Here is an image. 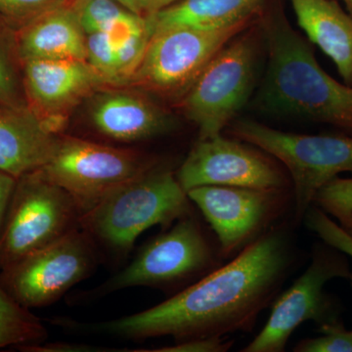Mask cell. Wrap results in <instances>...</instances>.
Instances as JSON below:
<instances>
[{
    "mask_svg": "<svg viewBox=\"0 0 352 352\" xmlns=\"http://www.w3.org/2000/svg\"><path fill=\"white\" fill-rule=\"evenodd\" d=\"M298 259L288 222H280L244 251L156 307L102 324L133 338L170 336L178 342L250 332L281 291Z\"/></svg>",
    "mask_w": 352,
    "mask_h": 352,
    "instance_id": "cell-1",
    "label": "cell"
},
{
    "mask_svg": "<svg viewBox=\"0 0 352 352\" xmlns=\"http://www.w3.org/2000/svg\"><path fill=\"white\" fill-rule=\"evenodd\" d=\"M258 21L267 50V69L258 104L272 113L323 122L352 134V87L328 75L310 44L284 13L265 6Z\"/></svg>",
    "mask_w": 352,
    "mask_h": 352,
    "instance_id": "cell-2",
    "label": "cell"
},
{
    "mask_svg": "<svg viewBox=\"0 0 352 352\" xmlns=\"http://www.w3.org/2000/svg\"><path fill=\"white\" fill-rule=\"evenodd\" d=\"M191 203L175 173L156 166L106 194L82 214L80 227L90 238L124 251L150 227H170L190 215Z\"/></svg>",
    "mask_w": 352,
    "mask_h": 352,
    "instance_id": "cell-3",
    "label": "cell"
},
{
    "mask_svg": "<svg viewBox=\"0 0 352 352\" xmlns=\"http://www.w3.org/2000/svg\"><path fill=\"white\" fill-rule=\"evenodd\" d=\"M229 126L233 138L271 155L288 171L296 222L302 221L319 189L340 173H352V135L293 133L252 120Z\"/></svg>",
    "mask_w": 352,
    "mask_h": 352,
    "instance_id": "cell-4",
    "label": "cell"
},
{
    "mask_svg": "<svg viewBox=\"0 0 352 352\" xmlns=\"http://www.w3.org/2000/svg\"><path fill=\"white\" fill-rule=\"evenodd\" d=\"M82 212L41 170L17 178L0 234V270L80 227Z\"/></svg>",
    "mask_w": 352,
    "mask_h": 352,
    "instance_id": "cell-5",
    "label": "cell"
},
{
    "mask_svg": "<svg viewBox=\"0 0 352 352\" xmlns=\"http://www.w3.org/2000/svg\"><path fill=\"white\" fill-rule=\"evenodd\" d=\"M351 264L344 252L327 243H316L307 270L272 302L263 330L243 352H283L296 328L307 321L328 325L340 320L339 302L325 291L337 278L349 279Z\"/></svg>",
    "mask_w": 352,
    "mask_h": 352,
    "instance_id": "cell-6",
    "label": "cell"
},
{
    "mask_svg": "<svg viewBox=\"0 0 352 352\" xmlns=\"http://www.w3.org/2000/svg\"><path fill=\"white\" fill-rule=\"evenodd\" d=\"M243 32L212 58L180 97V108L185 117L198 126L199 139L222 134L251 95L258 43L252 32L244 36Z\"/></svg>",
    "mask_w": 352,
    "mask_h": 352,
    "instance_id": "cell-7",
    "label": "cell"
},
{
    "mask_svg": "<svg viewBox=\"0 0 352 352\" xmlns=\"http://www.w3.org/2000/svg\"><path fill=\"white\" fill-rule=\"evenodd\" d=\"M222 261L219 245L212 244L201 224L187 215L150 241L129 266L104 285L103 289L192 285L219 267Z\"/></svg>",
    "mask_w": 352,
    "mask_h": 352,
    "instance_id": "cell-8",
    "label": "cell"
},
{
    "mask_svg": "<svg viewBox=\"0 0 352 352\" xmlns=\"http://www.w3.org/2000/svg\"><path fill=\"white\" fill-rule=\"evenodd\" d=\"M256 17L214 29L175 25L157 30L131 80L154 94L180 98L212 58Z\"/></svg>",
    "mask_w": 352,
    "mask_h": 352,
    "instance_id": "cell-9",
    "label": "cell"
},
{
    "mask_svg": "<svg viewBox=\"0 0 352 352\" xmlns=\"http://www.w3.org/2000/svg\"><path fill=\"white\" fill-rule=\"evenodd\" d=\"M154 166V162L138 153L59 136L50 159L39 170L68 192L82 214L113 188Z\"/></svg>",
    "mask_w": 352,
    "mask_h": 352,
    "instance_id": "cell-10",
    "label": "cell"
},
{
    "mask_svg": "<svg viewBox=\"0 0 352 352\" xmlns=\"http://www.w3.org/2000/svg\"><path fill=\"white\" fill-rule=\"evenodd\" d=\"M187 195L214 231L223 259L244 251L294 208L293 189L200 186Z\"/></svg>",
    "mask_w": 352,
    "mask_h": 352,
    "instance_id": "cell-11",
    "label": "cell"
},
{
    "mask_svg": "<svg viewBox=\"0 0 352 352\" xmlns=\"http://www.w3.org/2000/svg\"><path fill=\"white\" fill-rule=\"evenodd\" d=\"M91 238L75 230L0 270V285L28 309L56 302L87 277L95 263Z\"/></svg>",
    "mask_w": 352,
    "mask_h": 352,
    "instance_id": "cell-12",
    "label": "cell"
},
{
    "mask_svg": "<svg viewBox=\"0 0 352 352\" xmlns=\"http://www.w3.org/2000/svg\"><path fill=\"white\" fill-rule=\"evenodd\" d=\"M185 192L200 186L293 189L283 164L239 139H199L175 173Z\"/></svg>",
    "mask_w": 352,
    "mask_h": 352,
    "instance_id": "cell-13",
    "label": "cell"
},
{
    "mask_svg": "<svg viewBox=\"0 0 352 352\" xmlns=\"http://www.w3.org/2000/svg\"><path fill=\"white\" fill-rule=\"evenodd\" d=\"M22 63L28 107L56 133L63 124V113L105 82L82 60L32 59Z\"/></svg>",
    "mask_w": 352,
    "mask_h": 352,
    "instance_id": "cell-14",
    "label": "cell"
},
{
    "mask_svg": "<svg viewBox=\"0 0 352 352\" xmlns=\"http://www.w3.org/2000/svg\"><path fill=\"white\" fill-rule=\"evenodd\" d=\"M94 131L119 142H135L166 133L173 120L154 102L140 94L108 91L97 95L89 110Z\"/></svg>",
    "mask_w": 352,
    "mask_h": 352,
    "instance_id": "cell-15",
    "label": "cell"
},
{
    "mask_svg": "<svg viewBox=\"0 0 352 352\" xmlns=\"http://www.w3.org/2000/svg\"><path fill=\"white\" fill-rule=\"evenodd\" d=\"M59 136L29 107L0 105V170L19 178L43 168Z\"/></svg>",
    "mask_w": 352,
    "mask_h": 352,
    "instance_id": "cell-16",
    "label": "cell"
},
{
    "mask_svg": "<svg viewBox=\"0 0 352 352\" xmlns=\"http://www.w3.org/2000/svg\"><path fill=\"white\" fill-rule=\"evenodd\" d=\"M21 62L32 59L87 61V38L73 8L61 6L25 24L17 36Z\"/></svg>",
    "mask_w": 352,
    "mask_h": 352,
    "instance_id": "cell-17",
    "label": "cell"
},
{
    "mask_svg": "<svg viewBox=\"0 0 352 352\" xmlns=\"http://www.w3.org/2000/svg\"><path fill=\"white\" fill-rule=\"evenodd\" d=\"M296 22L352 87V16L336 0H288Z\"/></svg>",
    "mask_w": 352,
    "mask_h": 352,
    "instance_id": "cell-18",
    "label": "cell"
},
{
    "mask_svg": "<svg viewBox=\"0 0 352 352\" xmlns=\"http://www.w3.org/2000/svg\"><path fill=\"white\" fill-rule=\"evenodd\" d=\"M266 0H179L146 16L153 32L164 28L214 29L258 16Z\"/></svg>",
    "mask_w": 352,
    "mask_h": 352,
    "instance_id": "cell-19",
    "label": "cell"
},
{
    "mask_svg": "<svg viewBox=\"0 0 352 352\" xmlns=\"http://www.w3.org/2000/svg\"><path fill=\"white\" fill-rule=\"evenodd\" d=\"M47 337L38 317L22 307L0 285V349L34 346Z\"/></svg>",
    "mask_w": 352,
    "mask_h": 352,
    "instance_id": "cell-20",
    "label": "cell"
},
{
    "mask_svg": "<svg viewBox=\"0 0 352 352\" xmlns=\"http://www.w3.org/2000/svg\"><path fill=\"white\" fill-rule=\"evenodd\" d=\"M73 9L87 34L107 32L118 18L129 10L115 0H76Z\"/></svg>",
    "mask_w": 352,
    "mask_h": 352,
    "instance_id": "cell-21",
    "label": "cell"
},
{
    "mask_svg": "<svg viewBox=\"0 0 352 352\" xmlns=\"http://www.w3.org/2000/svg\"><path fill=\"white\" fill-rule=\"evenodd\" d=\"M302 221L310 231L318 236L319 239L352 258L351 236L324 210L312 205L305 212Z\"/></svg>",
    "mask_w": 352,
    "mask_h": 352,
    "instance_id": "cell-22",
    "label": "cell"
},
{
    "mask_svg": "<svg viewBox=\"0 0 352 352\" xmlns=\"http://www.w3.org/2000/svg\"><path fill=\"white\" fill-rule=\"evenodd\" d=\"M87 61L104 82L119 83L115 48L106 32L87 34Z\"/></svg>",
    "mask_w": 352,
    "mask_h": 352,
    "instance_id": "cell-23",
    "label": "cell"
},
{
    "mask_svg": "<svg viewBox=\"0 0 352 352\" xmlns=\"http://www.w3.org/2000/svg\"><path fill=\"white\" fill-rule=\"evenodd\" d=\"M320 337L300 340L294 349L296 352H352V330L342 322L319 327Z\"/></svg>",
    "mask_w": 352,
    "mask_h": 352,
    "instance_id": "cell-24",
    "label": "cell"
},
{
    "mask_svg": "<svg viewBox=\"0 0 352 352\" xmlns=\"http://www.w3.org/2000/svg\"><path fill=\"white\" fill-rule=\"evenodd\" d=\"M314 205L333 219L352 212V177L333 178L317 192Z\"/></svg>",
    "mask_w": 352,
    "mask_h": 352,
    "instance_id": "cell-25",
    "label": "cell"
},
{
    "mask_svg": "<svg viewBox=\"0 0 352 352\" xmlns=\"http://www.w3.org/2000/svg\"><path fill=\"white\" fill-rule=\"evenodd\" d=\"M151 36V29H150V25H148L147 29H145L144 31L134 34L120 47L116 48L119 83L131 80L132 76L136 73L142 62L143 57H144Z\"/></svg>",
    "mask_w": 352,
    "mask_h": 352,
    "instance_id": "cell-26",
    "label": "cell"
},
{
    "mask_svg": "<svg viewBox=\"0 0 352 352\" xmlns=\"http://www.w3.org/2000/svg\"><path fill=\"white\" fill-rule=\"evenodd\" d=\"M63 0H0V14L27 24L44 12L61 6Z\"/></svg>",
    "mask_w": 352,
    "mask_h": 352,
    "instance_id": "cell-27",
    "label": "cell"
},
{
    "mask_svg": "<svg viewBox=\"0 0 352 352\" xmlns=\"http://www.w3.org/2000/svg\"><path fill=\"white\" fill-rule=\"evenodd\" d=\"M0 105L14 108L28 106L23 104L12 65L9 61L6 53L2 50L1 45H0Z\"/></svg>",
    "mask_w": 352,
    "mask_h": 352,
    "instance_id": "cell-28",
    "label": "cell"
},
{
    "mask_svg": "<svg viewBox=\"0 0 352 352\" xmlns=\"http://www.w3.org/2000/svg\"><path fill=\"white\" fill-rule=\"evenodd\" d=\"M233 346L232 340L226 337L199 338L180 340L175 346H164L161 349H149V352H226Z\"/></svg>",
    "mask_w": 352,
    "mask_h": 352,
    "instance_id": "cell-29",
    "label": "cell"
},
{
    "mask_svg": "<svg viewBox=\"0 0 352 352\" xmlns=\"http://www.w3.org/2000/svg\"><path fill=\"white\" fill-rule=\"evenodd\" d=\"M17 178L0 170V234L6 220L9 204L12 198L14 189H15Z\"/></svg>",
    "mask_w": 352,
    "mask_h": 352,
    "instance_id": "cell-30",
    "label": "cell"
},
{
    "mask_svg": "<svg viewBox=\"0 0 352 352\" xmlns=\"http://www.w3.org/2000/svg\"><path fill=\"white\" fill-rule=\"evenodd\" d=\"M177 1H179V0H148L147 13H146V16L157 12V11L162 10V9L173 6V4H175V2Z\"/></svg>",
    "mask_w": 352,
    "mask_h": 352,
    "instance_id": "cell-31",
    "label": "cell"
},
{
    "mask_svg": "<svg viewBox=\"0 0 352 352\" xmlns=\"http://www.w3.org/2000/svg\"><path fill=\"white\" fill-rule=\"evenodd\" d=\"M126 7L132 12L141 15L147 13L148 0H126Z\"/></svg>",
    "mask_w": 352,
    "mask_h": 352,
    "instance_id": "cell-32",
    "label": "cell"
},
{
    "mask_svg": "<svg viewBox=\"0 0 352 352\" xmlns=\"http://www.w3.org/2000/svg\"><path fill=\"white\" fill-rule=\"evenodd\" d=\"M335 219L338 220V223L342 226V228L352 237V212L338 215Z\"/></svg>",
    "mask_w": 352,
    "mask_h": 352,
    "instance_id": "cell-33",
    "label": "cell"
},
{
    "mask_svg": "<svg viewBox=\"0 0 352 352\" xmlns=\"http://www.w3.org/2000/svg\"><path fill=\"white\" fill-rule=\"evenodd\" d=\"M342 1L346 4L349 13L352 16V0H342Z\"/></svg>",
    "mask_w": 352,
    "mask_h": 352,
    "instance_id": "cell-34",
    "label": "cell"
},
{
    "mask_svg": "<svg viewBox=\"0 0 352 352\" xmlns=\"http://www.w3.org/2000/svg\"><path fill=\"white\" fill-rule=\"evenodd\" d=\"M115 1L119 2V3L122 4V6L126 7V0H115Z\"/></svg>",
    "mask_w": 352,
    "mask_h": 352,
    "instance_id": "cell-35",
    "label": "cell"
},
{
    "mask_svg": "<svg viewBox=\"0 0 352 352\" xmlns=\"http://www.w3.org/2000/svg\"><path fill=\"white\" fill-rule=\"evenodd\" d=\"M349 282H351V289H352V271H351V275H349Z\"/></svg>",
    "mask_w": 352,
    "mask_h": 352,
    "instance_id": "cell-36",
    "label": "cell"
}]
</instances>
